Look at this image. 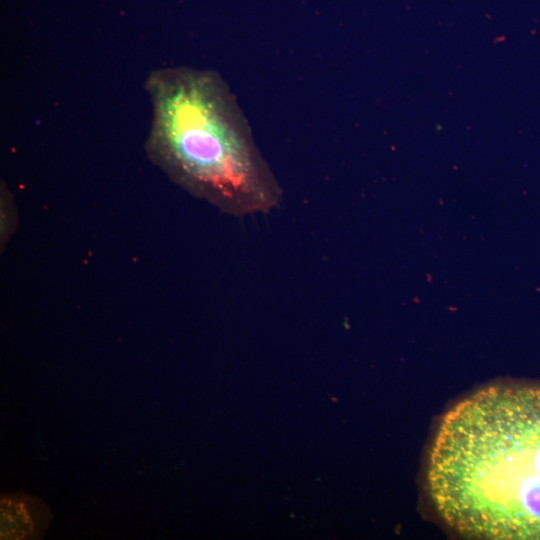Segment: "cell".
I'll return each mask as SVG.
<instances>
[{
	"mask_svg": "<svg viewBox=\"0 0 540 540\" xmlns=\"http://www.w3.org/2000/svg\"><path fill=\"white\" fill-rule=\"evenodd\" d=\"M426 478L459 535L540 540V387L492 385L458 402L439 423Z\"/></svg>",
	"mask_w": 540,
	"mask_h": 540,
	"instance_id": "obj_1",
	"label": "cell"
},
{
	"mask_svg": "<svg viewBox=\"0 0 540 540\" xmlns=\"http://www.w3.org/2000/svg\"><path fill=\"white\" fill-rule=\"evenodd\" d=\"M148 84L151 142L181 184L237 216L279 204L281 187L218 74L170 68L157 71Z\"/></svg>",
	"mask_w": 540,
	"mask_h": 540,
	"instance_id": "obj_2",
	"label": "cell"
},
{
	"mask_svg": "<svg viewBox=\"0 0 540 540\" xmlns=\"http://www.w3.org/2000/svg\"><path fill=\"white\" fill-rule=\"evenodd\" d=\"M0 512L2 540L41 539L53 518L39 497L23 492L1 494Z\"/></svg>",
	"mask_w": 540,
	"mask_h": 540,
	"instance_id": "obj_3",
	"label": "cell"
}]
</instances>
